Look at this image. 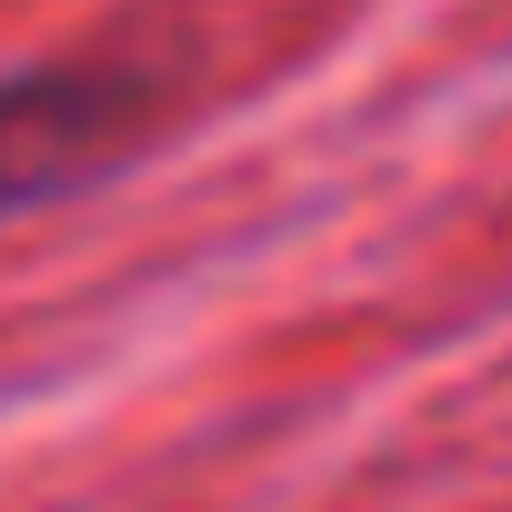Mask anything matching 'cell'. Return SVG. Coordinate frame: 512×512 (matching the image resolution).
I'll list each match as a JSON object with an SVG mask.
<instances>
[{"label":"cell","instance_id":"6da1fadb","mask_svg":"<svg viewBox=\"0 0 512 512\" xmlns=\"http://www.w3.org/2000/svg\"><path fill=\"white\" fill-rule=\"evenodd\" d=\"M151 121L141 71H11L0 81V211H31L111 171Z\"/></svg>","mask_w":512,"mask_h":512}]
</instances>
